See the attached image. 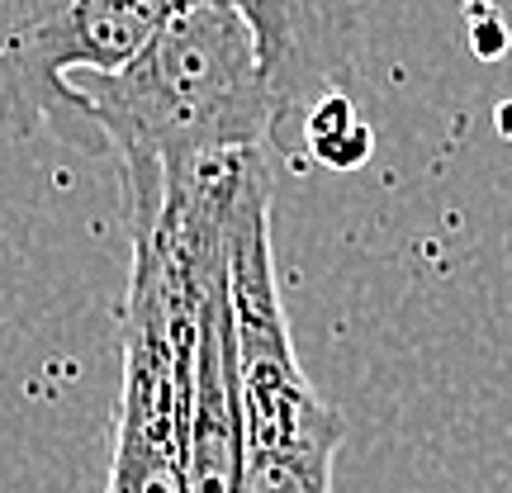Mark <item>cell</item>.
Wrapping results in <instances>:
<instances>
[{
  "label": "cell",
  "instance_id": "6da1fadb",
  "mask_svg": "<svg viewBox=\"0 0 512 493\" xmlns=\"http://www.w3.org/2000/svg\"><path fill=\"white\" fill-rule=\"evenodd\" d=\"M86 147L124 181L128 238L157 223L171 190L204 166L271 152L275 105L247 19L223 0H181L119 72L72 76Z\"/></svg>",
  "mask_w": 512,
  "mask_h": 493
},
{
  "label": "cell",
  "instance_id": "7a4b0ae2",
  "mask_svg": "<svg viewBox=\"0 0 512 493\" xmlns=\"http://www.w3.org/2000/svg\"><path fill=\"white\" fill-rule=\"evenodd\" d=\"M223 247H228V304H233V342H238L247 451L347 432V418L332 403H323V394L309 384L299 356H294L280 280H275L271 157L266 152L242 157L233 200H228Z\"/></svg>",
  "mask_w": 512,
  "mask_h": 493
},
{
  "label": "cell",
  "instance_id": "3957f363",
  "mask_svg": "<svg viewBox=\"0 0 512 493\" xmlns=\"http://www.w3.org/2000/svg\"><path fill=\"white\" fill-rule=\"evenodd\" d=\"M181 0H0V124L86 147L72 76L119 72Z\"/></svg>",
  "mask_w": 512,
  "mask_h": 493
},
{
  "label": "cell",
  "instance_id": "277c9868",
  "mask_svg": "<svg viewBox=\"0 0 512 493\" xmlns=\"http://www.w3.org/2000/svg\"><path fill=\"white\" fill-rule=\"evenodd\" d=\"M233 5L256 38L261 76L275 105L271 152L299 166V124L328 91H342L356 43L361 15L351 0H223Z\"/></svg>",
  "mask_w": 512,
  "mask_h": 493
},
{
  "label": "cell",
  "instance_id": "5b68a950",
  "mask_svg": "<svg viewBox=\"0 0 512 493\" xmlns=\"http://www.w3.org/2000/svg\"><path fill=\"white\" fill-rule=\"evenodd\" d=\"M299 152L332 171H356L370 162V124L356 114L347 91H328L299 124Z\"/></svg>",
  "mask_w": 512,
  "mask_h": 493
}]
</instances>
